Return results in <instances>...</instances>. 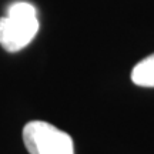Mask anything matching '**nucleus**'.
Listing matches in <instances>:
<instances>
[{
    "mask_svg": "<svg viewBox=\"0 0 154 154\" xmlns=\"http://www.w3.org/2000/svg\"><path fill=\"white\" fill-rule=\"evenodd\" d=\"M23 141L30 154H74L73 138L46 121H30L23 128Z\"/></svg>",
    "mask_w": 154,
    "mask_h": 154,
    "instance_id": "obj_2",
    "label": "nucleus"
},
{
    "mask_svg": "<svg viewBox=\"0 0 154 154\" xmlns=\"http://www.w3.org/2000/svg\"><path fill=\"white\" fill-rule=\"evenodd\" d=\"M131 82L140 87H154V53L133 67Z\"/></svg>",
    "mask_w": 154,
    "mask_h": 154,
    "instance_id": "obj_3",
    "label": "nucleus"
},
{
    "mask_svg": "<svg viewBox=\"0 0 154 154\" xmlns=\"http://www.w3.org/2000/svg\"><path fill=\"white\" fill-rule=\"evenodd\" d=\"M38 27L36 7L29 2H14L0 17V46L9 53L20 51L32 43Z\"/></svg>",
    "mask_w": 154,
    "mask_h": 154,
    "instance_id": "obj_1",
    "label": "nucleus"
}]
</instances>
